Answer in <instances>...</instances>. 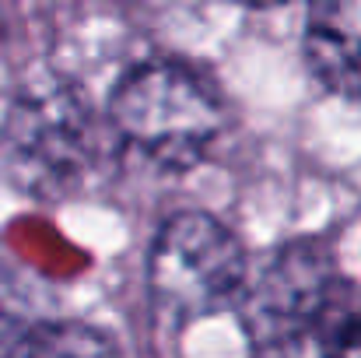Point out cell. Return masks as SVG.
<instances>
[{
    "instance_id": "obj_7",
    "label": "cell",
    "mask_w": 361,
    "mask_h": 358,
    "mask_svg": "<svg viewBox=\"0 0 361 358\" xmlns=\"http://www.w3.org/2000/svg\"><path fill=\"white\" fill-rule=\"evenodd\" d=\"M323 358H361V316H351L334 327V334L326 338Z\"/></svg>"
},
{
    "instance_id": "obj_1",
    "label": "cell",
    "mask_w": 361,
    "mask_h": 358,
    "mask_svg": "<svg viewBox=\"0 0 361 358\" xmlns=\"http://www.w3.org/2000/svg\"><path fill=\"white\" fill-rule=\"evenodd\" d=\"M109 137L116 133L78 85L39 81L28 85L4 117L0 162L7 179L28 197L63 201L102 169Z\"/></svg>"
},
{
    "instance_id": "obj_3",
    "label": "cell",
    "mask_w": 361,
    "mask_h": 358,
    "mask_svg": "<svg viewBox=\"0 0 361 358\" xmlns=\"http://www.w3.org/2000/svg\"><path fill=\"white\" fill-rule=\"evenodd\" d=\"M245 278L239 236L207 211L172 215L147 256L151 302L172 323H193L228 306L235 309Z\"/></svg>"
},
{
    "instance_id": "obj_4",
    "label": "cell",
    "mask_w": 361,
    "mask_h": 358,
    "mask_svg": "<svg viewBox=\"0 0 361 358\" xmlns=\"http://www.w3.org/2000/svg\"><path fill=\"white\" fill-rule=\"evenodd\" d=\"M337 267L312 242H288L245 278L235 302L252 348L267 358H288L330 316Z\"/></svg>"
},
{
    "instance_id": "obj_6",
    "label": "cell",
    "mask_w": 361,
    "mask_h": 358,
    "mask_svg": "<svg viewBox=\"0 0 361 358\" xmlns=\"http://www.w3.org/2000/svg\"><path fill=\"white\" fill-rule=\"evenodd\" d=\"M7 358H120L116 345L78 320H46L21 334Z\"/></svg>"
},
{
    "instance_id": "obj_5",
    "label": "cell",
    "mask_w": 361,
    "mask_h": 358,
    "mask_svg": "<svg viewBox=\"0 0 361 358\" xmlns=\"http://www.w3.org/2000/svg\"><path fill=\"white\" fill-rule=\"evenodd\" d=\"M302 42L312 74L330 92L361 99V0L312 4Z\"/></svg>"
},
{
    "instance_id": "obj_2",
    "label": "cell",
    "mask_w": 361,
    "mask_h": 358,
    "mask_svg": "<svg viewBox=\"0 0 361 358\" xmlns=\"http://www.w3.org/2000/svg\"><path fill=\"white\" fill-rule=\"evenodd\" d=\"M106 123L161 169H193L225 126L218 92L179 60H147L123 74Z\"/></svg>"
}]
</instances>
